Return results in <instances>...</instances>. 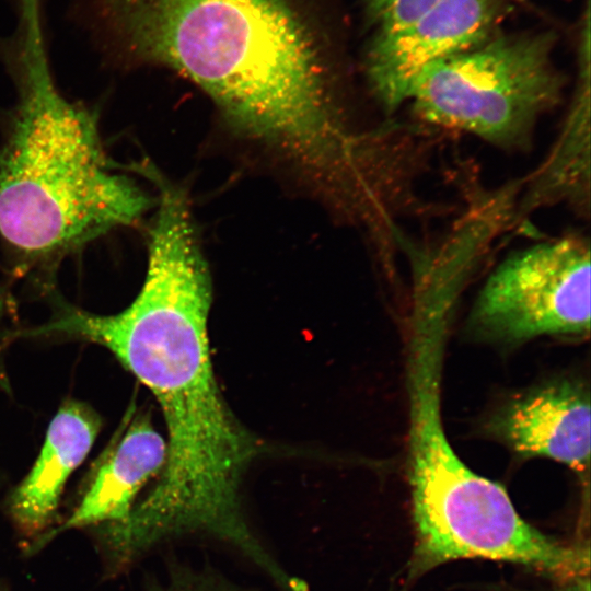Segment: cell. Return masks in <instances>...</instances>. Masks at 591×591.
<instances>
[{"mask_svg": "<svg viewBox=\"0 0 591 591\" xmlns=\"http://www.w3.org/2000/svg\"><path fill=\"white\" fill-rule=\"evenodd\" d=\"M211 279L184 193L160 192L149 230L142 288L124 311H71L42 328L109 349L154 395L166 431V459L153 488L117 525L142 554L175 536L202 533L239 547L257 545L240 500L241 479L259 451L215 378L208 338Z\"/></svg>", "mask_w": 591, "mask_h": 591, "instance_id": "obj_1", "label": "cell"}, {"mask_svg": "<svg viewBox=\"0 0 591 591\" xmlns=\"http://www.w3.org/2000/svg\"><path fill=\"white\" fill-rule=\"evenodd\" d=\"M91 3L119 54L184 76L234 128L337 194L364 172L371 137L351 131L314 40L287 0Z\"/></svg>", "mask_w": 591, "mask_h": 591, "instance_id": "obj_2", "label": "cell"}, {"mask_svg": "<svg viewBox=\"0 0 591 591\" xmlns=\"http://www.w3.org/2000/svg\"><path fill=\"white\" fill-rule=\"evenodd\" d=\"M0 37L16 103L0 144V241L26 264L56 262L136 223L152 200L106 154L95 113L55 83L40 0H15Z\"/></svg>", "mask_w": 591, "mask_h": 591, "instance_id": "obj_3", "label": "cell"}, {"mask_svg": "<svg viewBox=\"0 0 591 591\" xmlns=\"http://www.w3.org/2000/svg\"><path fill=\"white\" fill-rule=\"evenodd\" d=\"M434 347L417 346L410 387V485L416 573L450 560L484 558L549 573L583 571L588 557L524 521L507 491L456 455L443 430Z\"/></svg>", "mask_w": 591, "mask_h": 591, "instance_id": "obj_4", "label": "cell"}, {"mask_svg": "<svg viewBox=\"0 0 591 591\" xmlns=\"http://www.w3.org/2000/svg\"><path fill=\"white\" fill-rule=\"evenodd\" d=\"M548 33L502 35L425 68L408 101L425 123L502 149L530 144L538 118L561 99Z\"/></svg>", "mask_w": 591, "mask_h": 591, "instance_id": "obj_5", "label": "cell"}, {"mask_svg": "<svg viewBox=\"0 0 591 591\" xmlns=\"http://www.w3.org/2000/svg\"><path fill=\"white\" fill-rule=\"evenodd\" d=\"M590 246L579 236L537 243L507 257L472 312L485 336L521 341L590 332Z\"/></svg>", "mask_w": 591, "mask_h": 591, "instance_id": "obj_6", "label": "cell"}, {"mask_svg": "<svg viewBox=\"0 0 591 591\" xmlns=\"http://www.w3.org/2000/svg\"><path fill=\"white\" fill-rule=\"evenodd\" d=\"M503 0H441L410 23L375 33L367 77L386 113L408 101L412 85L428 66L489 38Z\"/></svg>", "mask_w": 591, "mask_h": 591, "instance_id": "obj_7", "label": "cell"}, {"mask_svg": "<svg viewBox=\"0 0 591 591\" xmlns=\"http://www.w3.org/2000/svg\"><path fill=\"white\" fill-rule=\"evenodd\" d=\"M520 456H542L583 472L590 463L591 407L579 384L557 382L510 401L488 425Z\"/></svg>", "mask_w": 591, "mask_h": 591, "instance_id": "obj_8", "label": "cell"}, {"mask_svg": "<svg viewBox=\"0 0 591 591\" xmlns=\"http://www.w3.org/2000/svg\"><path fill=\"white\" fill-rule=\"evenodd\" d=\"M99 429L91 408L78 402L60 407L37 461L12 495L11 513L23 533L35 534L48 525L66 480L88 455Z\"/></svg>", "mask_w": 591, "mask_h": 591, "instance_id": "obj_9", "label": "cell"}, {"mask_svg": "<svg viewBox=\"0 0 591 591\" xmlns=\"http://www.w3.org/2000/svg\"><path fill=\"white\" fill-rule=\"evenodd\" d=\"M166 459V441L141 417L102 461L80 505L59 531L124 521L136 496L158 477Z\"/></svg>", "mask_w": 591, "mask_h": 591, "instance_id": "obj_10", "label": "cell"}, {"mask_svg": "<svg viewBox=\"0 0 591 591\" xmlns=\"http://www.w3.org/2000/svg\"><path fill=\"white\" fill-rule=\"evenodd\" d=\"M441 0H364L376 33L395 31L421 15Z\"/></svg>", "mask_w": 591, "mask_h": 591, "instance_id": "obj_11", "label": "cell"}, {"mask_svg": "<svg viewBox=\"0 0 591 591\" xmlns=\"http://www.w3.org/2000/svg\"><path fill=\"white\" fill-rule=\"evenodd\" d=\"M173 591H239L223 583L206 581L195 578L194 580H179Z\"/></svg>", "mask_w": 591, "mask_h": 591, "instance_id": "obj_12", "label": "cell"}]
</instances>
